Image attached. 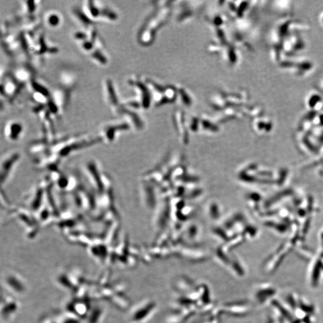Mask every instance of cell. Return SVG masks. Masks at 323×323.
<instances>
[{
  "mask_svg": "<svg viewBox=\"0 0 323 323\" xmlns=\"http://www.w3.org/2000/svg\"><path fill=\"white\" fill-rule=\"evenodd\" d=\"M52 100L59 110H64L68 104L70 93L66 89H57L52 94Z\"/></svg>",
  "mask_w": 323,
  "mask_h": 323,
  "instance_id": "6da1fadb",
  "label": "cell"
},
{
  "mask_svg": "<svg viewBox=\"0 0 323 323\" xmlns=\"http://www.w3.org/2000/svg\"><path fill=\"white\" fill-rule=\"evenodd\" d=\"M104 91L106 93V99L111 106L117 105V99L114 89L112 82L110 79H107L104 82Z\"/></svg>",
  "mask_w": 323,
  "mask_h": 323,
  "instance_id": "7a4b0ae2",
  "label": "cell"
},
{
  "mask_svg": "<svg viewBox=\"0 0 323 323\" xmlns=\"http://www.w3.org/2000/svg\"><path fill=\"white\" fill-rule=\"evenodd\" d=\"M20 84H17L14 80H8L4 83V85H2L1 89H4V93L8 97H13L20 90Z\"/></svg>",
  "mask_w": 323,
  "mask_h": 323,
  "instance_id": "3957f363",
  "label": "cell"
},
{
  "mask_svg": "<svg viewBox=\"0 0 323 323\" xmlns=\"http://www.w3.org/2000/svg\"><path fill=\"white\" fill-rule=\"evenodd\" d=\"M73 14L75 17L78 20L81 25L87 28L92 26L93 21L85 14L84 12L81 11L78 8H75L73 10Z\"/></svg>",
  "mask_w": 323,
  "mask_h": 323,
  "instance_id": "277c9868",
  "label": "cell"
},
{
  "mask_svg": "<svg viewBox=\"0 0 323 323\" xmlns=\"http://www.w3.org/2000/svg\"><path fill=\"white\" fill-rule=\"evenodd\" d=\"M92 58L101 65H106L107 63V59L101 51L100 47H96L90 53Z\"/></svg>",
  "mask_w": 323,
  "mask_h": 323,
  "instance_id": "5b68a950",
  "label": "cell"
},
{
  "mask_svg": "<svg viewBox=\"0 0 323 323\" xmlns=\"http://www.w3.org/2000/svg\"><path fill=\"white\" fill-rule=\"evenodd\" d=\"M7 132L8 135L10 137L14 138L18 135V134L21 132L22 127L20 124L17 123H12L9 124L7 127Z\"/></svg>",
  "mask_w": 323,
  "mask_h": 323,
  "instance_id": "8992f818",
  "label": "cell"
},
{
  "mask_svg": "<svg viewBox=\"0 0 323 323\" xmlns=\"http://www.w3.org/2000/svg\"><path fill=\"white\" fill-rule=\"evenodd\" d=\"M60 17L59 15L55 13H50L46 16V22L47 25L51 27H56L59 25Z\"/></svg>",
  "mask_w": 323,
  "mask_h": 323,
  "instance_id": "52a82bcc",
  "label": "cell"
},
{
  "mask_svg": "<svg viewBox=\"0 0 323 323\" xmlns=\"http://www.w3.org/2000/svg\"><path fill=\"white\" fill-rule=\"evenodd\" d=\"M24 6V10L25 12L29 14L34 13L37 7L35 1H26Z\"/></svg>",
  "mask_w": 323,
  "mask_h": 323,
  "instance_id": "ba28073f",
  "label": "cell"
},
{
  "mask_svg": "<svg viewBox=\"0 0 323 323\" xmlns=\"http://www.w3.org/2000/svg\"><path fill=\"white\" fill-rule=\"evenodd\" d=\"M321 22L323 23V14H322V16H321Z\"/></svg>",
  "mask_w": 323,
  "mask_h": 323,
  "instance_id": "9c48e42d",
  "label": "cell"
}]
</instances>
